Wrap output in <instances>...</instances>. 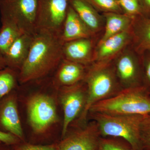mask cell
I'll return each mask as SVG.
<instances>
[{
	"label": "cell",
	"instance_id": "obj_1",
	"mask_svg": "<svg viewBox=\"0 0 150 150\" xmlns=\"http://www.w3.org/2000/svg\"><path fill=\"white\" fill-rule=\"evenodd\" d=\"M64 43L60 35L36 30L27 59L19 71V82L25 84L42 79L56 71L63 59Z\"/></svg>",
	"mask_w": 150,
	"mask_h": 150
},
{
	"label": "cell",
	"instance_id": "obj_2",
	"mask_svg": "<svg viewBox=\"0 0 150 150\" xmlns=\"http://www.w3.org/2000/svg\"><path fill=\"white\" fill-rule=\"evenodd\" d=\"M83 81L87 89V98L83 111L74 123L78 127L88 123L89 111L94 104L115 96L123 89L110 62L94 63L88 68Z\"/></svg>",
	"mask_w": 150,
	"mask_h": 150
},
{
	"label": "cell",
	"instance_id": "obj_3",
	"mask_svg": "<svg viewBox=\"0 0 150 150\" xmlns=\"http://www.w3.org/2000/svg\"><path fill=\"white\" fill-rule=\"evenodd\" d=\"M143 117V115H111L97 112H89L88 115V118L96 123L101 137L120 138L127 142L133 150H144L140 137Z\"/></svg>",
	"mask_w": 150,
	"mask_h": 150
},
{
	"label": "cell",
	"instance_id": "obj_4",
	"mask_svg": "<svg viewBox=\"0 0 150 150\" xmlns=\"http://www.w3.org/2000/svg\"><path fill=\"white\" fill-rule=\"evenodd\" d=\"M90 112L118 115L150 114V92L144 86L123 89L115 96L94 104Z\"/></svg>",
	"mask_w": 150,
	"mask_h": 150
},
{
	"label": "cell",
	"instance_id": "obj_5",
	"mask_svg": "<svg viewBox=\"0 0 150 150\" xmlns=\"http://www.w3.org/2000/svg\"><path fill=\"white\" fill-rule=\"evenodd\" d=\"M37 0H0L1 19L14 23L24 33L36 31Z\"/></svg>",
	"mask_w": 150,
	"mask_h": 150
},
{
	"label": "cell",
	"instance_id": "obj_6",
	"mask_svg": "<svg viewBox=\"0 0 150 150\" xmlns=\"http://www.w3.org/2000/svg\"><path fill=\"white\" fill-rule=\"evenodd\" d=\"M60 90V100L64 112L62 137L80 117L86 103L87 89L84 81L73 85L63 86Z\"/></svg>",
	"mask_w": 150,
	"mask_h": 150
},
{
	"label": "cell",
	"instance_id": "obj_7",
	"mask_svg": "<svg viewBox=\"0 0 150 150\" xmlns=\"http://www.w3.org/2000/svg\"><path fill=\"white\" fill-rule=\"evenodd\" d=\"M30 124L36 134H42L59 121L54 100L46 95L36 94L27 102Z\"/></svg>",
	"mask_w": 150,
	"mask_h": 150
},
{
	"label": "cell",
	"instance_id": "obj_8",
	"mask_svg": "<svg viewBox=\"0 0 150 150\" xmlns=\"http://www.w3.org/2000/svg\"><path fill=\"white\" fill-rule=\"evenodd\" d=\"M70 0H37L36 30H48L61 35Z\"/></svg>",
	"mask_w": 150,
	"mask_h": 150
},
{
	"label": "cell",
	"instance_id": "obj_9",
	"mask_svg": "<svg viewBox=\"0 0 150 150\" xmlns=\"http://www.w3.org/2000/svg\"><path fill=\"white\" fill-rule=\"evenodd\" d=\"M100 137L97 125L91 120L66 135L59 144V150H97Z\"/></svg>",
	"mask_w": 150,
	"mask_h": 150
},
{
	"label": "cell",
	"instance_id": "obj_10",
	"mask_svg": "<svg viewBox=\"0 0 150 150\" xmlns=\"http://www.w3.org/2000/svg\"><path fill=\"white\" fill-rule=\"evenodd\" d=\"M114 67L123 89L143 86L142 59L139 54H123L118 58Z\"/></svg>",
	"mask_w": 150,
	"mask_h": 150
},
{
	"label": "cell",
	"instance_id": "obj_11",
	"mask_svg": "<svg viewBox=\"0 0 150 150\" xmlns=\"http://www.w3.org/2000/svg\"><path fill=\"white\" fill-rule=\"evenodd\" d=\"M0 131L11 133L20 139H23V130L15 90L0 100Z\"/></svg>",
	"mask_w": 150,
	"mask_h": 150
},
{
	"label": "cell",
	"instance_id": "obj_12",
	"mask_svg": "<svg viewBox=\"0 0 150 150\" xmlns=\"http://www.w3.org/2000/svg\"><path fill=\"white\" fill-rule=\"evenodd\" d=\"M86 66L62 59L56 69L52 83L57 88L76 84L84 79Z\"/></svg>",
	"mask_w": 150,
	"mask_h": 150
},
{
	"label": "cell",
	"instance_id": "obj_13",
	"mask_svg": "<svg viewBox=\"0 0 150 150\" xmlns=\"http://www.w3.org/2000/svg\"><path fill=\"white\" fill-rule=\"evenodd\" d=\"M132 39L131 28L111 37L98 43L93 62H110Z\"/></svg>",
	"mask_w": 150,
	"mask_h": 150
},
{
	"label": "cell",
	"instance_id": "obj_14",
	"mask_svg": "<svg viewBox=\"0 0 150 150\" xmlns=\"http://www.w3.org/2000/svg\"><path fill=\"white\" fill-rule=\"evenodd\" d=\"M33 35L24 33L19 36L3 55L7 67L19 71L28 56Z\"/></svg>",
	"mask_w": 150,
	"mask_h": 150
},
{
	"label": "cell",
	"instance_id": "obj_15",
	"mask_svg": "<svg viewBox=\"0 0 150 150\" xmlns=\"http://www.w3.org/2000/svg\"><path fill=\"white\" fill-rule=\"evenodd\" d=\"M92 42L83 38L64 43L63 59L87 66L93 62Z\"/></svg>",
	"mask_w": 150,
	"mask_h": 150
},
{
	"label": "cell",
	"instance_id": "obj_16",
	"mask_svg": "<svg viewBox=\"0 0 150 150\" xmlns=\"http://www.w3.org/2000/svg\"><path fill=\"white\" fill-rule=\"evenodd\" d=\"M93 33L70 4L61 33L62 41L65 43L78 39L90 38Z\"/></svg>",
	"mask_w": 150,
	"mask_h": 150
},
{
	"label": "cell",
	"instance_id": "obj_17",
	"mask_svg": "<svg viewBox=\"0 0 150 150\" xmlns=\"http://www.w3.org/2000/svg\"><path fill=\"white\" fill-rule=\"evenodd\" d=\"M131 30L134 51L140 55L150 52V18L143 16L135 18Z\"/></svg>",
	"mask_w": 150,
	"mask_h": 150
},
{
	"label": "cell",
	"instance_id": "obj_18",
	"mask_svg": "<svg viewBox=\"0 0 150 150\" xmlns=\"http://www.w3.org/2000/svg\"><path fill=\"white\" fill-rule=\"evenodd\" d=\"M105 20L104 34L99 43L108 38L131 29L134 18L126 15L115 13H105Z\"/></svg>",
	"mask_w": 150,
	"mask_h": 150
},
{
	"label": "cell",
	"instance_id": "obj_19",
	"mask_svg": "<svg viewBox=\"0 0 150 150\" xmlns=\"http://www.w3.org/2000/svg\"><path fill=\"white\" fill-rule=\"evenodd\" d=\"M70 4L84 23L93 33L101 27V20L93 6L86 0H70Z\"/></svg>",
	"mask_w": 150,
	"mask_h": 150
},
{
	"label": "cell",
	"instance_id": "obj_20",
	"mask_svg": "<svg viewBox=\"0 0 150 150\" xmlns=\"http://www.w3.org/2000/svg\"><path fill=\"white\" fill-rule=\"evenodd\" d=\"M0 54L4 55L11 45L24 33L14 23L5 19H1Z\"/></svg>",
	"mask_w": 150,
	"mask_h": 150
},
{
	"label": "cell",
	"instance_id": "obj_21",
	"mask_svg": "<svg viewBox=\"0 0 150 150\" xmlns=\"http://www.w3.org/2000/svg\"><path fill=\"white\" fill-rule=\"evenodd\" d=\"M19 71L6 67L0 70V100L16 88Z\"/></svg>",
	"mask_w": 150,
	"mask_h": 150
},
{
	"label": "cell",
	"instance_id": "obj_22",
	"mask_svg": "<svg viewBox=\"0 0 150 150\" xmlns=\"http://www.w3.org/2000/svg\"><path fill=\"white\" fill-rule=\"evenodd\" d=\"M97 150H133L127 142L120 138L101 137Z\"/></svg>",
	"mask_w": 150,
	"mask_h": 150
},
{
	"label": "cell",
	"instance_id": "obj_23",
	"mask_svg": "<svg viewBox=\"0 0 150 150\" xmlns=\"http://www.w3.org/2000/svg\"><path fill=\"white\" fill-rule=\"evenodd\" d=\"M122 11L126 15L135 18L143 16L140 0H118Z\"/></svg>",
	"mask_w": 150,
	"mask_h": 150
},
{
	"label": "cell",
	"instance_id": "obj_24",
	"mask_svg": "<svg viewBox=\"0 0 150 150\" xmlns=\"http://www.w3.org/2000/svg\"><path fill=\"white\" fill-rule=\"evenodd\" d=\"M92 6H95L105 13H121L122 9L118 0H86Z\"/></svg>",
	"mask_w": 150,
	"mask_h": 150
},
{
	"label": "cell",
	"instance_id": "obj_25",
	"mask_svg": "<svg viewBox=\"0 0 150 150\" xmlns=\"http://www.w3.org/2000/svg\"><path fill=\"white\" fill-rule=\"evenodd\" d=\"M140 137L144 150H150V114L144 115L140 127Z\"/></svg>",
	"mask_w": 150,
	"mask_h": 150
},
{
	"label": "cell",
	"instance_id": "obj_26",
	"mask_svg": "<svg viewBox=\"0 0 150 150\" xmlns=\"http://www.w3.org/2000/svg\"><path fill=\"white\" fill-rule=\"evenodd\" d=\"M142 59L143 86L150 92V52L141 55Z\"/></svg>",
	"mask_w": 150,
	"mask_h": 150
},
{
	"label": "cell",
	"instance_id": "obj_27",
	"mask_svg": "<svg viewBox=\"0 0 150 150\" xmlns=\"http://www.w3.org/2000/svg\"><path fill=\"white\" fill-rule=\"evenodd\" d=\"M14 150H59V144L45 146L26 144L16 147Z\"/></svg>",
	"mask_w": 150,
	"mask_h": 150
},
{
	"label": "cell",
	"instance_id": "obj_28",
	"mask_svg": "<svg viewBox=\"0 0 150 150\" xmlns=\"http://www.w3.org/2000/svg\"><path fill=\"white\" fill-rule=\"evenodd\" d=\"M20 140L13 134L0 131V142L9 146H16L19 144Z\"/></svg>",
	"mask_w": 150,
	"mask_h": 150
},
{
	"label": "cell",
	"instance_id": "obj_29",
	"mask_svg": "<svg viewBox=\"0 0 150 150\" xmlns=\"http://www.w3.org/2000/svg\"><path fill=\"white\" fill-rule=\"evenodd\" d=\"M143 16L150 18V0H140Z\"/></svg>",
	"mask_w": 150,
	"mask_h": 150
},
{
	"label": "cell",
	"instance_id": "obj_30",
	"mask_svg": "<svg viewBox=\"0 0 150 150\" xmlns=\"http://www.w3.org/2000/svg\"><path fill=\"white\" fill-rule=\"evenodd\" d=\"M7 67L5 61L1 54H0V70L4 69Z\"/></svg>",
	"mask_w": 150,
	"mask_h": 150
},
{
	"label": "cell",
	"instance_id": "obj_31",
	"mask_svg": "<svg viewBox=\"0 0 150 150\" xmlns=\"http://www.w3.org/2000/svg\"><path fill=\"white\" fill-rule=\"evenodd\" d=\"M11 146L0 142V150H12Z\"/></svg>",
	"mask_w": 150,
	"mask_h": 150
},
{
	"label": "cell",
	"instance_id": "obj_32",
	"mask_svg": "<svg viewBox=\"0 0 150 150\" xmlns=\"http://www.w3.org/2000/svg\"><path fill=\"white\" fill-rule=\"evenodd\" d=\"M0 28H1V25H0Z\"/></svg>",
	"mask_w": 150,
	"mask_h": 150
},
{
	"label": "cell",
	"instance_id": "obj_33",
	"mask_svg": "<svg viewBox=\"0 0 150 150\" xmlns=\"http://www.w3.org/2000/svg\"></svg>",
	"mask_w": 150,
	"mask_h": 150
}]
</instances>
